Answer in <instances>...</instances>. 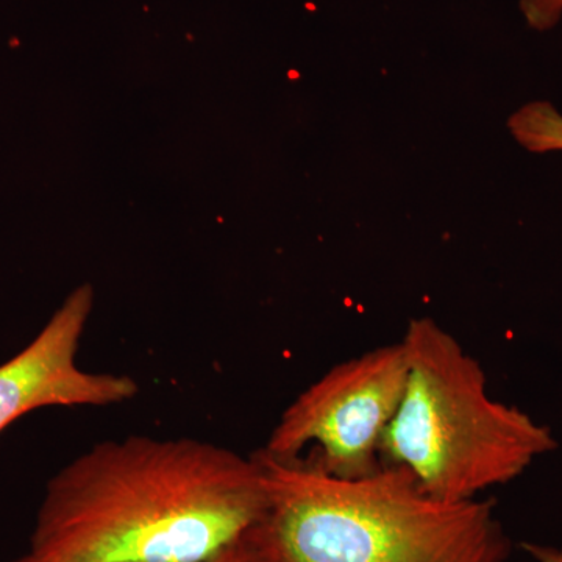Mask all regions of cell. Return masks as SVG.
Masks as SVG:
<instances>
[{
  "label": "cell",
  "instance_id": "1",
  "mask_svg": "<svg viewBox=\"0 0 562 562\" xmlns=\"http://www.w3.org/2000/svg\"><path fill=\"white\" fill-rule=\"evenodd\" d=\"M268 509L254 454L191 438L103 441L52 476L10 562H199Z\"/></svg>",
  "mask_w": 562,
  "mask_h": 562
},
{
  "label": "cell",
  "instance_id": "2",
  "mask_svg": "<svg viewBox=\"0 0 562 562\" xmlns=\"http://www.w3.org/2000/svg\"><path fill=\"white\" fill-rule=\"evenodd\" d=\"M254 457L268 483L265 525L280 562L512 560L492 501H442L397 465L342 480L303 457Z\"/></svg>",
  "mask_w": 562,
  "mask_h": 562
},
{
  "label": "cell",
  "instance_id": "3",
  "mask_svg": "<svg viewBox=\"0 0 562 562\" xmlns=\"http://www.w3.org/2000/svg\"><path fill=\"white\" fill-rule=\"evenodd\" d=\"M406 382L384 432V465L406 469L442 501L479 498L557 450L547 425L487 392L482 364L435 321L409 322Z\"/></svg>",
  "mask_w": 562,
  "mask_h": 562
},
{
  "label": "cell",
  "instance_id": "4",
  "mask_svg": "<svg viewBox=\"0 0 562 562\" xmlns=\"http://www.w3.org/2000/svg\"><path fill=\"white\" fill-rule=\"evenodd\" d=\"M406 369L402 341L333 366L284 409L262 452L280 460L303 457L335 479L379 472Z\"/></svg>",
  "mask_w": 562,
  "mask_h": 562
},
{
  "label": "cell",
  "instance_id": "5",
  "mask_svg": "<svg viewBox=\"0 0 562 562\" xmlns=\"http://www.w3.org/2000/svg\"><path fill=\"white\" fill-rule=\"evenodd\" d=\"M91 305V288H79L27 347L0 364V432L47 406L117 405L138 394L128 375L88 372L77 364Z\"/></svg>",
  "mask_w": 562,
  "mask_h": 562
},
{
  "label": "cell",
  "instance_id": "6",
  "mask_svg": "<svg viewBox=\"0 0 562 562\" xmlns=\"http://www.w3.org/2000/svg\"><path fill=\"white\" fill-rule=\"evenodd\" d=\"M508 131L531 154L562 151V113L553 103L535 101L520 106L509 116Z\"/></svg>",
  "mask_w": 562,
  "mask_h": 562
},
{
  "label": "cell",
  "instance_id": "7",
  "mask_svg": "<svg viewBox=\"0 0 562 562\" xmlns=\"http://www.w3.org/2000/svg\"><path fill=\"white\" fill-rule=\"evenodd\" d=\"M199 562H280V560L273 550L265 519H262L260 524L244 531L227 546Z\"/></svg>",
  "mask_w": 562,
  "mask_h": 562
},
{
  "label": "cell",
  "instance_id": "8",
  "mask_svg": "<svg viewBox=\"0 0 562 562\" xmlns=\"http://www.w3.org/2000/svg\"><path fill=\"white\" fill-rule=\"evenodd\" d=\"M519 9L532 31H552L562 18V0H520Z\"/></svg>",
  "mask_w": 562,
  "mask_h": 562
},
{
  "label": "cell",
  "instance_id": "9",
  "mask_svg": "<svg viewBox=\"0 0 562 562\" xmlns=\"http://www.w3.org/2000/svg\"><path fill=\"white\" fill-rule=\"evenodd\" d=\"M522 549L530 554L532 562H562V549L558 547L524 542Z\"/></svg>",
  "mask_w": 562,
  "mask_h": 562
}]
</instances>
